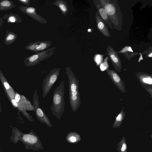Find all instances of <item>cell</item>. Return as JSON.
Masks as SVG:
<instances>
[{
  "instance_id": "obj_1",
  "label": "cell",
  "mask_w": 152,
  "mask_h": 152,
  "mask_svg": "<svg viewBox=\"0 0 152 152\" xmlns=\"http://www.w3.org/2000/svg\"><path fill=\"white\" fill-rule=\"evenodd\" d=\"M65 70L68 80L70 106L72 111L75 112L79 108L81 102L79 90V81L69 66H67Z\"/></svg>"
},
{
  "instance_id": "obj_2",
  "label": "cell",
  "mask_w": 152,
  "mask_h": 152,
  "mask_svg": "<svg viewBox=\"0 0 152 152\" xmlns=\"http://www.w3.org/2000/svg\"><path fill=\"white\" fill-rule=\"evenodd\" d=\"M64 81L63 80L54 91L52 104L50 108L52 114L58 119H61L64 111Z\"/></svg>"
},
{
  "instance_id": "obj_3",
  "label": "cell",
  "mask_w": 152,
  "mask_h": 152,
  "mask_svg": "<svg viewBox=\"0 0 152 152\" xmlns=\"http://www.w3.org/2000/svg\"><path fill=\"white\" fill-rule=\"evenodd\" d=\"M56 48V47L51 48L25 58L24 61V64L28 67L39 64L53 55Z\"/></svg>"
},
{
  "instance_id": "obj_4",
  "label": "cell",
  "mask_w": 152,
  "mask_h": 152,
  "mask_svg": "<svg viewBox=\"0 0 152 152\" xmlns=\"http://www.w3.org/2000/svg\"><path fill=\"white\" fill-rule=\"evenodd\" d=\"M101 4L106 11L109 19L112 22L113 26H118L119 18L121 19L120 12L116 10V2H110L109 0H100Z\"/></svg>"
},
{
  "instance_id": "obj_5",
  "label": "cell",
  "mask_w": 152,
  "mask_h": 152,
  "mask_svg": "<svg viewBox=\"0 0 152 152\" xmlns=\"http://www.w3.org/2000/svg\"><path fill=\"white\" fill-rule=\"evenodd\" d=\"M61 69L59 68L52 69L44 79L42 85L43 98L48 94L52 87L57 80Z\"/></svg>"
},
{
  "instance_id": "obj_6",
  "label": "cell",
  "mask_w": 152,
  "mask_h": 152,
  "mask_svg": "<svg viewBox=\"0 0 152 152\" xmlns=\"http://www.w3.org/2000/svg\"><path fill=\"white\" fill-rule=\"evenodd\" d=\"M38 96L37 94V91L35 90L34 94L33 99V105L34 111L38 119L41 123L46 124L50 127L52 126L49 119L39 104Z\"/></svg>"
},
{
  "instance_id": "obj_7",
  "label": "cell",
  "mask_w": 152,
  "mask_h": 152,
  "mask_svg": "<svg viewBox=\"0 0 152 152\" xmlns=\"http://www.w3.org/2000/svg\"><path fill=\"white\" fill-rule=\"evenodd\" d=\"M19 10L22 12L27 15L38 22L46 24L47 21L42 16L37 13L36 9L33 7L20 6Z\"/></svg>"
},
{
  "instance_id": "obj_8",
  "label": "cell",
  "mask_w": 152,
  "mask_h": 152,
  "mask_svg": "<svg viewBox=\"0 0 152 152\" xmlns=\"http://www.w3.org/2000/svg\"><path fill=\"white\" fill-rule=\"evenodd\" d=\"M106 72L113 84L121 91L125 93L126 91L125 85L119 75L115 71L109 69Z\"/></svg>"
},
{
  "instance_id": "obj_9",
  "label": "cell",
  "mask_w": 152,
  "mask_h": 152,
  "mask_svg": "<svg viewBox=\"0 0 152 152\" xmlns=\"http://www.w3.org/2000/svg\"><path fill=\"white\" fill-rule=\"evenodd\" d=\"M0 80L5 94L10 102L15 99L16 92L10 85L4 75L0 70Z\"/></svg>"
},
{
  "instance_id": "obj_10",
  "label": "cell",
  "mask_w": 152,
  "mask_h": 152,
  "mask_svg": "<svg viewBox=\"0 0 152 152\" xmlns=\"http://www.w3.org/2000/svg\"><path fill=\"white\" fill-rule=\"evenodd\" d=\"M15 100L17 106L16 109L22 113L26 111L30 110L28 106H31L28 101L23 96L21 95L16 92Z\"/></svg>"
},
{
  "instance_id": "obj_11",
  "label": "cell",
  "mask_w": 152,
  "mask_h": 152,
  "mask_svg": "<svg viewBox=\"0 0 152 152\" xmlns=\"http://www.w3.org/2000/svg\"><path fill=\"white\" fill-rule=\"evenodd\" d=\"M108 55L115 70L121 72L122 68L121 63L119 57L112 47L109 46L107 49Z\"/></svg>"
},
{
  "instance_id": "obj_12",
  "label": "cell",
  "mask_w": 152,
  "mask_h": 152,
  "mask_svg": "<svg viewBox=\"0 0 152 152\" xmlns=\"http://www.w3.org/2000/svg\"><path fill=\"white\" fill-rule=\"evenodd\" d=\"M135 74L141 85L152 86V74L141 72H138Z\"/></svg>"
},
{
  "instance_id": "obj_13",
  "label": "cell",
  "mask_w": 152,
  "mask_h": 152,
  "mask_svg": "<svg viewBox=\"0 0 152 152\" xmlns=\"http://www.w3.org/2000/svg\"><path fill=\"white\" fill-rule=\"evenodd\" d=\"M99 12H97L96 13V20L97 27L99 30L105 36L110 37V34L106 25L99 15Z\"/></svg>"
},
{
  "instance_id": "obj_14",
  "label": "cell",
  "mask_w": 152,
  "mask_h": 152,
  "mask_svg": "<svg viewBox=\"0 0 152 152\" xmlns=\"http://www.w3.org/2000/svg\"><path fill=\"white\" fill-rule=\"evenodd\" d=\"M2 19H7L8 23H18L22 22V19L18 14H14L12 12H10L7 14H5Z\"/></svg>"
},
{
  "instance_id": "obj_15",
  "label": "cell",
  "mask_w": 152,
  "mask_h": 152,
  "mask_svg": "<svg viewBox=\"0 0 152 152\" xmlns=\"http://www.w3.org/2000/svg\"><path fill=\"white\" fill-rule=\"evenodd\" d=\"M96 8L102 20L105 22L111 29H112V23L110 21V19L104 8L101 4H99L97 5Z\"/></svg>"
},
{
  "instance_id": "obj_16",
  "label": "cell",
  "mask_w": 152,
  "mask_h": 152,
  "mask_svg": "<svg viewBox=\"0 0 152 152\" xmlns=\"http://www.w3.org/2000/svg\"><path fill=\"white\" fill-rule=\"evenodd\" d=\"M17 37V34L7 30L4 40V43L6 45L11 44L16 40Z\"/></svg>"
},
{
  "instance_id": "obj_17",
  "label": "cell",
  "mask_w": 152,
  "mask_h": 152,
  "mask_svg": "<svg viewBox=\"0 0 152 152\" xmlns=\"http://www.w3.org/2000/svg\"><path fill=\"white\" fill-rule=\"evenodd\" d=\"M52 4L58 7L62 14L65 15L68 12V6L66 1L63 0H57L53 2Z\"/></svg>"
},
{
  "instance_id": "obj_18",
  "label": "cell",
  "mask_w": 152,
  "mask_h": 152,
  "mask_svg": "<svg viewBox=\"0 0 152 152\" xmlns=\"http://www.w3.org/2000/svg\"><path fill=\"white\" fill-rule=\"evenodd\" d=\"M16 6L13 1L8 0L0 1V11L10 10Z\"/></svg>"
},
{
  "instance_id": "obj_19",
  "label": "cell",
  "mask_w": 152,
  "mask_h": 152,
  "mask_svg": "<svg viewBox=\"0 0 152 152\" xmlns=\"http://www.w3.org/2000/svg\"><path fill=\"white\" fill-rule=\"evenodd\" d=\"M124 108L123 107L119 113L115 117V120L113 126V128L119 127L123 122L126 114V112L124 111Z\"/></svg>"
},
{
  "instance_id": "obj_20",
  "label": "cell",
  "mask_w": 152,
  "mask_h": 152,
  "mask_svg": "<svg viewBox=\"0 0 152 152\" xmlns=\"http://www.w3.org/2000/svg\"><path fill=\"white\" fill-rule=\"evenodd\" d=\"M51 45V42L50 41H40L39 47L35 49L34 53H37L44 51L47 49Z\"/></svg>"
},
{
  "instance_id": "obj_21",
  "label": "cell",
  "mask_w": 152,
  "mask_h": 152,
  "mask_svg": "<svg viewBox=\"0 0 152 152\" xmlns=\"http://www.w3.org/2000/svg\"><path fill=\"white\" fill-rule=\"evenodd\" d=\"M23 140L25 142L30 144H35L38 141L36 136L30 134H24L23 137Z\"/></svg>"
},
{
  "instance_id": "obj_22",
  "label": "cell",
  "mask_w": 152,
  "mask_h": 152,
  "mask_svg": "<svg viewBox=\"0 0 152 152\" xmlns=\"http://www.w3.org/2000/svg\"><path fill=\"white\" fill-rule=\"evenodd\" d=\"M117 149L119 152H126L127 150V145L124 137L117 145Z\"/></svg>"
},
{
  "instance_id": "obj_23",
  "label": "cell",
  "mask_w": 152,
  "mask_h": 152,
  "mask_svg": "<svg viewBox=\"0 0 152 152\" xmlns=\"http://www.w3.org/2000/svg\"><path fill=\"white\" fill-rule=\"evenodd\" d=\"M108 59V58L107 56L104 61L100 65V68L102 71H106L108 69L109 66L107 62Z\"/></svg>"
},
{
  "instance_id": "obj_24",
  "label": "cell",
  "mask_w": 152,
  "mask_h": 152,
  "mask_svg": "<svg viewBox=\"0 0 152 152\" xmlns=\"http://www.w3.org/2000/svg\"><path fill=\"white\" fill-rule=\"evenodd\" d=\"M103 56L99 54H96L95 56L94 60L97 66L100 65L102 62Z\"/></svg>"
},
{
  "instance_id": "obj_25",
  "label": "cell",
  "mask_w": 152,
  "mask_h": 152,
  "mask_svg": "<svg viewBox=\"0 0 152 152\" xmlns=\"http://www.w3.org/2000/svg\"><path fill=\"white\" fill-rule=\"evenodd\" d=\"M146 90L150 94L151 98L152 97V86L148 85H142Z\"/></svg>"
},
{
  "instance_id": "obj_26",
  "label": "cell",
  "mask_w": 152,
  "mask_h": 152,
  "mask_svg": "<svg viewBox=\"0 0 152 152\" xmlns=\"http://www.w3.org/2000/svg\"><path fill=\"white\" fill-rule=\"evenodd\" d=\"M18 1L28 6H29L30 5V0H18Z\"/></svg>"
},
{
  "instance_id": "obj_27",
  "label": "cell",
  "mask_w": 152,
  "mask_h": 152,
  "mask_svg": "<svg viewBox=\"0 0 152 152\" xmlns=\"http://www.w3.org/2000/svg\"><path fill=\"white\" fill-rule=\"evenodd\" d=\"M70 140L72 142H75L76 141V139L75 137L72 136L70 137Z\"/></svg>"
},
{
  "instance_id": "obj_28",
  "label": "cell",
  "mask_w": 152,
  "mask_h": 152,
  "mask_svg": "<svg viewBox=\"0 0 152 152\" xmlns=\"http://www.w3.org/2000/svg\"><path fill=\"white\" fill-rule=\"evenodd\" d=\"M4 23L3 19L0 17V28L1 27Z\"/></svg>"
},
{
  "instance_id": "obj_29",
  "label": "cell",
  "mask_w": 152,
  "mask_h": 152,
  "mask_svg": "<svg viewBox=\"0 0 152 152\" xmlns=\"http://www.w3.org/2000/svg\"><path fill=\"white\" fill-rule=\"evenodd\" d=\"M2 112L1 103V97L0 96V113Z\"/></svg>"
},
{
  "instance_id": "obj_30",
  "label": "cell",
  "mask_w": 152,
  "mask_h": 152,
  "mask_svg": "<svg viewBox=\"0 0 152 152\" xmlns=\"http://www.w3.org/2000/svg\"><path fill=\"white\" fill-rule=\"evenodd\" d=\"M148 57H152V55L151 52L148 55Z\"/></svg>"
},
{
  "instance_id": "obj_31",
  "label": "cell",
  "mask_w": 152,
  "mask_h": 152,
  "mask_svg": "<svg viewBox=\"0 0 152 152\" xmlns=\"http://www.w3.org/2000/svg\"><path fill=\"white\" fill-rule=\"evenodd\" d=\"M91 31V29H89L88 30V31H89V32H90Z\"/></svg>"
},
{
  "instance_id": "obj_32",
  "label": "cell",
  "mask_w": 152,
  "mask_h": 152,
  "mask_svg": "<svg viewBox=\"0 0 152 152\" xmlns=\"http://www.w3.org/2000/svg\"></svg>"
}]
</instances>
